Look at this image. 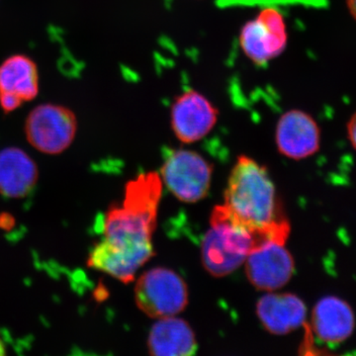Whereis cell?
Segmentation results:
<instances>
[{
    "label": "cell",
    "instance_id": "9a60e30c",
    "mask_svg": "<svg viewBox=\"0 0 356 356\" xmlns=\"http://www.w3.org/2000/svg\"><path fill=\"white\" fill-rule=\"evenodd\" d=\"M39 70L36 63L25 55H13L0 64V92L31 102L39 93Z\"/></svg>",
    "mask_w": 356,
    "mask_h": 356
},
{
    "label": "cell",
    "instance_id": "ba28073f",
    "mask_svg": "<svg viewBox=\"0 0 356 356\" xmlns=\"http://www.w3.org/2000/svg\"><path fill=\"white\" fill-rule=\"evenodd\" d=\"M285 242L269 240L255 247L245 259V274L252 286L273 292L286 285L295 270V261Z\"/></svg>",
    "mask_w": 356,
    "mask_h": 356
},
{
    "label": "cell",
    "instance_id": "8992f818",
    "mask_svg": "<svg viewBox=\"0 0 356 356\" xmlns=\"http://www.w3.org/2000/svg\"><path fill=\"white\" fill-rule=\"evenodd\" d=\"M161 182L173 195L185 203L202 200L209 192L212 165L191 149H175L161 166Z\"/></svg>",
    "mask_w": 356,
    "mask_h": 356
},
{
    "label": "cell",
    "instance_id": "ac0fdd59",
    "mask_svg": "<svg viewBox=\"0 0 356 356\" xmlns=\"http://www.w3.org/2000/svg\"><path fill=\"white\" fill-rule=\"evenodd\" d=\"M346 4L350 15L356 20V0H346Z\"/></svg>",
    "mask_w": 356,
    "mask_h": 356
},
{
    "label": "cell",
    "instance_id": "5b68a950",
    "mask_svg": "<svg viewBox=\"0 0 356 356\" xmlns=\"http://www.w3.org/2000/svg\"><path fill=\"white\" fill-rule=\"evenodd\" d=\"M77 126L72 110L60 104L44 103L35 107L26 118V139L40 153L60 154L72 146Z\"/></svg>",
    "mask_w": 356,
    "mask_h": 356
},
{
    "label": "cell",
    "instance_id": "e0dca14e",
    "mask_svg": "<svg viewBox=\"0 0 356 356\" xmlns=\"http://www.w3.org/2000/svg\"><path fill=\"white\" fill-rule=\"evenodd\" d=\"M348 135L351 145L356 149V112L350 117L348 124Z\"/></svg>",
    "mask_w": 356,
    "mask_h": 356
},
{
    "label": "cell",
    "instance_id": "3957f363",
    "mask_svg": "<svg viewBox=\"0 0 356 356\" xmlns=\"http://www.w3.org/2000/svg\"><path fill=\"white\" fill-rule=\"evenodd\" d=\"M264 242L261 236L232 219L222 205L216 206L201 243L204 268L214 277H225L242 266L248 254Z\"/></svg>",
    "mask_w": 356,
    "mask_h": 356
},
{
    "label": "cell",
    "instance_id": "30bf717a",
    "mask_svg": "<svg viewBox=\"0 0 356 356\" xmlns=\"http://www.w3.org/2000/svg\"><path fill=\"white\" fill-rule=\"evenodd\" d=\"M275 142L280 153L286 158L307 159L320 149V128L307 112L289 110L277 122Z\"/></svg>",
    "mask_w": 356,
    "mask_h": 356
},
{
    "label": "cell",
    "instance_id": "d6986e66",
    "mask_svg": "<svg viewBox=\"0 0 356 356\" xmlns=\"http://www.w3.org/2000/svg\"><path fill=\"white\" fill-rule=\"evenodd\" d=\"M6 353V346H4L3 341H2L1 337H0V355H4Z\"/></svg>",
    "mask_w": 356,
    "mask_h": 356
},
{
    "label": "cell",
    "instance_id": "6da1fadb",
    "mask_svg": "<svg viewBox=\"0 0 356 356\" xmlns=\"http://www.w3.org/2000/svg\"><path fill=\"white\" fill-rule=\"evenodd\" d=\"M163 184L158 173L140 175L126 186L121 207L103 218L102 238L89 254L88 266L123 283L154 257L153 235L158 222Z\"/></svg>",
    "mask_w": 356,
    "mask_h": 356
},
{
    "label": "cell",
    "instance_id": "2e32d148",
    "mask_svg": "<svg viewBox=\"0 0 356 356\" xmlns=\"http://www.w3.org/2000/svg\"><path fill=\"white\" fill-rule=\"evenodd\" d=\"M22 99L10 93L0 92V107L6 113L15 111L22 105Z\"/></svg>",
    "mask_w": 356,
    "mask_h": 356
},
{
    "label": "cell",
    "instance_id": "277c9868",
    "mask_svg": "<svg viewBox=\"0 0 356 356\" xmlns=\"http://www.w3.org/2000/svg\"><path fill=\"white\" fill-rule=\"evenodd\" d=\"M135 302L147 317L179 315L188 304V288L184 278L165 267H154L140 275L135 286Z\"/></svg>",
    "mask_w": 356,
    "mask_h": 356
},
{
    "label": "cell",
    "instance_id": "4fadbf2b",
    "mask_svg": "<svg viewBox=\"0 0 356 356\" xmlns=\"http://www.w3.org/2000/svg\"><path fill=\"white\" fill-rule=\"evenodd\" d=\"M355 318L353 309L336 296L324 297L312 312V329L323 343H343L355 331Z\"/></svg>",
    "mask_w": 356,
    "mask_h": 356
},
{
    "label": "cell",
    "instance_id": "9c48e42d",
    "mask_svg": "<svg viewBox=\"0 0 356 356\" xmlns=\"http://www.w3.org/2000/svg\"><path fill=\"white\" fill-rule=\"evenodd\" d=\"M219 111L199 91L189 89L175 98L170 109V124L175 137L184 144L205 138L216 126Z\"/></svg>",
    "mask_w": 356,
    "mask_h": 356
},
{
    "label": "cell",
    "instance_id": "8fae6325",
    "mask_svg": "<svg viewBox=\"0 0 356 356\" xmlns=\"http://www.w3.org/2000/svg\"><path fill=\"white\" fill-rule=\"evenodd\" d=\"M257 315L267 332L284 336L305 325L307 308L296 295L273 291L259 299Z\"/></svg>",
    "mask_w": 356,
    "mask_h": 356
},
{
    "label": "cell",
    "instance_id": "7c38bea8",
    "mask_svg": "<svg viewBox=\"0 0 356 356\" xmlns=\"http://www.w3.org/2000/svg\"><path fill=\"white\" fill-rule=\"evenodd\" d=\"M38 179V165L22 149L8 147L0 151V195L24 198L31 193Z\"/></svg>",
    "mask_w": 356,
    "mask_h": 356
},
{
    "label": "cell",
    "instance_id": "7a4b0ae2",
    "mask_svg": "<svg viewBox=\"0 0 356 356\" xmlns=\"http://www.w3.org/2000/svg\"><path fill=\"white\" fill-rule=\"evenodd\" d=\"M222 207L232 219L262 240L286 243L290 233L276 196L275 186L264 165L241 156L229 173Z\"/></svg>",
    "mask_w": 356,
    "mask_h": 356
},
{
    "label": "cell",
    "instance_id": "52a82bcc",
    "mask_svg": "<svg viewBox=\"0 0 356 356\" xmlns=\"http://www.w3.org/2000/svg\"><path fill=\"white\" fill-rule=\"evenodd\" d=\"M240 46L254 64L264 65L286 49L288 33L284 16L273 7L259 11L241 30Z\"/></svg>",
    "mask_w": 356,
    "mask_h": 356
},
{
    "label": "cell",
    "instance_id": "5bb4252c",
    "mask_svg": "<svg viewBox=\"0 0 356 356\" xmlns=\"http://www.w3.org/2000/svg\"><path fill=\"white\" fill-rule=\"evenodd\" d=\"M149 355L189 356L197 351L195 334L186 321L173 317L158 318L147 337Z\"/></svg>",
    "mask_w": 356,
    "mask_h": 356
}]
</instances>
